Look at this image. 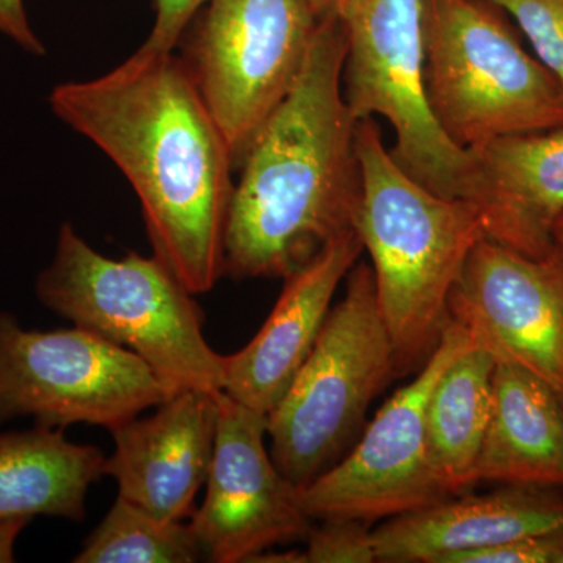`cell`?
Segmentation results:
<instances>
[{
  "label": "cell",
  "instance_id": "obj_1",
  "mask_svg": "<svg viewBox=\"0 0 563 563\" xmlns=\"http://www.w3.org/2000/svg\"><path fill=\"white\" fill-rule=\"evenodd\" d=\"M51 110L131 181L152 250L192 292L224 276L232 152L180 55H143L98 79L65 81Z\"/></svg>",
  "mask_w": 563,
  "mask_h": 563
},
{
  "label": "cell",
  "instance_id": "obj_2",
  "mask_svg": "<svg viewBox=\"0 0 563 563\" xmlns=\"http://www.w3.org/2000/svg\"><path fill=\"white\" fill-rule=\"evenodd\" d=\"M346 36L322 24L287 98L252 136L239 166L224 239V276H291L357 231L362 173L343 96Z\"/></svg>",
  "mask_w": 563,
  "mask_h": 563
},
{
  "label": "cell",
  "instance_id": "obj_3",
  "mask_svg": "<svg viewBox=\"0 0 563 563\" xmlns=\"http://www.w3.org/2000/svg\"><path fill=\"white\" fill-rule=\"evenodd\" d=\"M362 173L357 232L372 257L396 376L421 368L451 322L450 296L484 236L476 207L437 195L404 172L373 118L355 131Z\"/></svg>",
  "mask_w": 563,
  "mask_h": 563
},
{
  "label": "cell",
  "instance_id": "obj_4",
  "mask_svg": "<svg viewBox=\"0 0 563 563\" xmlns=\"http://www.w3.org/2000/svg\"><path fill=\"white\" fill-rule=\"evenodd\" d=\"M35 291L46 309L135 352L174 391H222V355L203 335L201 307L155 255L114 261L65 222Z\"/></svg>",
  "mask_w": 563,
  "mask_h": 563
},
{
  "label": "cell",
  "instance_id": "obj_5",
  "mask_svg": "<svg viewBox=\"0 0 563 563\" xmlns=\"http://www.w3.org/2000/svg\"><path fill=\"white\" fill-rule=\"evenodd\" d=\"M424 90L465 151L563 125V90L487 0H421Z\"/></svg>",
  "mask_w": 563,
  "mask_h": 563
},
{
  "label": "cell",
  "instance_id": "obj_6",
  "mask_svg": "<svg viewBox=\"0 0 563 563\" xmlns=\"http://www.w3.org/2000/svg\"><path fill=\"white\" fill-rule=\"evenodd\" d=\"M396 376L395 351L373 268L347 274L346 292L322 325L309 358L268 415L272 457L302 490L342 459L366 410Z\"/></svg>",
  "mask_w": 563,
  "mask_h": 563
},
{
  "label": "cell",
  "instance_id": "obj_7",
  "mask_svg": "<svg viewBox=\"0 0 563 563\" xmlns=\"http://www.w3.org/2000/svg\"><path fill=\"white\" fill-rule=\"evenodd\" d=\"M333 14L322 0H209L185 29L180 58L235 166L301 77Z\"/></svg>",
  "mask_w": 563,
  "mask_h": 563
},
{
  "label": "cell",
  "instance_id": "obj_8",
  "mask_svg": "<svg viewBox=\"0 0 563 563\" xmlns=\"http://www.w3.org/2000/svg\"><path fill=\"white\" fill-rule=\"evenodd\" d=\"M343 96L355 121L380 117L395 132L391 157L428 190L466 199L474 158L444 135L424 90L421 0H350Z\"/></svg>",
  "mask_w": 563,
  "mask_h": 563
},
{
  "label": "cell",
  "instance_id": "obj_9",
  "mask_svg": "<svg viewBox=\"0 0 563 563\" xmlns=\"http://www.w3.org/2000/svg\"><path fill=\"white\" fill-rule=\"evenodd\" d=\"M179 393V391H177ZM176 395L135 352L87 329L36 331L0 313V422L111 429Z\"/></svg>",
  "mask_w": 563,
  "mask_h": 563
},
{
  "label": "cell",
  "instance_id": "obj_10",
  "mask_svg": "<svg viewBox=\"0 0 563 563\" xmlns=\"http://www.w3.org/2000/svg\"><path fill=\"white\" fill-rule=\"evenodd\" d=\"M474 340L451 321L412 383L384 404L346 457L299 490L312 520H377L417 512L451 498L429 459L426 410L444 368Z\"/></svg>",
  "mask_w": 563,
  "mask_h": 563
},
{
  "label": "cell",
  "instance_id": "obj_11",
  "mask_svg": "<svg viewBox=\"0 0 563 563\" xmlns=\"http://www.w3.org/2000/svg\"><path fill=\"white\" fill-rule=\"evenodd\" d=\"M218 406L206 498L190 517L203 555L214 563L250 562L276 544L307 540L314 520L266 450L268 417L224 393Z\"/></svg>",
  "mask_w": 563,
  "mask_h": 563
},
{
  "label": "cell",
  "instance_id": "obj_12",
  "mask_svg": "<svg viewBox=\"0 0 563 563\" xmlns=\"http://www.w3.org/2000/svg\"><path fill=\"white\" fill-rule=\"evenodd\" d=\"M450 318L496 362L553 388L563 404V254L533 258L479 240L450 296Z\"/></svg>",
  "mask_w": 563,
  "mask_h": 563
},
{
  "label": "cell",
  "instance_id": "obj_13",
  "mask_svg": "<svg viewBox=\"0 0 563 563\" xmlns=\"http://www.w3.org/2000/svg\"><path fill=\"white\" fill-rule=\"evenodd\" d=\"M221 393L179 391L150 417L111 429L103 474L117 481L118 495L162 520L190 518L213 461Z\"/></svg>",
  "mask_w": 563,
  "mask_h": 563
},
{
  "label": "cell",
  "instance_id": "obj_14",
  "mask_svg": "<svg viewBox=\"0 0 563 563\" xmlns=\"http://www.w3.org/2000/svg\"><path fill=\"white\" fill-rule=\"evenodd\" d=\"M363 252L357 231L329 244L309 265L285 277L273 312L243 350L222 355V393L255 412L274 407L309 358L340 282Z\"/></svg>",
  "mask_w": 563,
  "mask_h": 563
},
{
  "label": "cell",
  "instance_id": "obj_15",
  "mask_svg": "<svg viewBox=\"0 0 563 563\" xmlns=\"http://www.w3.org/2000/svg\"><path fill=\"white\" fill-rule=\"evenodd\" d=\"M470 152L474 180L466 201L476 207L485 239L528 257L550 255L563 214V125Z\"/></svg>",
  "mask_w": 563,
  "mask_h": 563
},
{
  "label": "cell",
  "instance_id": "obj_16",
  "mask_svg": "<svg viewBox=\"0 0 563 563\" xmlns=\"http://www.w3.org/2000/svg\"><path fill=\"white\" fill-rule=\"evenodd\" d=\"M553 532H563V496L550 488L506 485L388 518L373 529V540L377 562L444 563L454 554Z\"/></svg>",
  "mask_w": 563,
  "mask_h": 563
},
{
  "label": "cell",
  "instance_id": "obj_17",
  "mask_svg": "<svg viewBox=\"0 0 563 563\" xmlns=\"http://www.w3.org/2000/svg\"><path fill=\"white\" fill-rule=\"evenodd\" d=\"M563 487V404L550 385L512 363L496 362L490 421L476 484Z\"/></svg>",
  "mask_w": 563,
  "mask_h": 563
},
{
  "label": "cell",
  "instance_id": "obj_18",
  "mask_svg": "<svg viewBox=\"0 0 563 563\" xmlns=\"http://www.w3.org/2000/svg\"><path fill=\"white\" fill-rule=\"evenodd\" d=\"M106 455L57 429L0 433V521L44 517L84 521L87 496Z\"/></svg>",
  "mask_w": 563,
  "mask_h": 563
},
{
  "label": "cell",
  "instance_id": "obj_19",
  "mask_svg": "<svg viewBox=\"0 0 563 563\" xmlns=\"http://www.w3.org/2000/svg\"><path fill=\"white\" fill-rule=\"evenodd\" d=\"M496 361L476 343L463 350L433 385L428 410L429 459L451 496L476 485V465L490 421Z\"/></svg>",
  "mask_w": 563,
  "mask_h": 563
},
{
  "label": "cell",
  "instance_id": "obj_20",
  "mask_svg": "<svg viewBox=\"0 0 563 563\" xmlns=\"http://www.w3.org/2000/svg\"><path fill=\"white\" fill-rule=\"evenodd\" d=\"M206 558L190 523L168 521L118 495L76 563H195Z\"/></svg>",
  "mask_w": 563,
  "mask_h": 563
},
{
  "label": "cell",
  "instance_id": "obj_21",
  "mask_svg": "<svg viewBox=\"0 0 563 563\" xmlns=\"http://www.w3.org/2000/svg\"><path fill=\"white\" fill-rule=\"evenodd\" d=\"M520 25L536 52L563 90V0H487Z\"/></svg>",
  "mask_w": 563,
  "mask_h": 563
},
{
  "label": "cell",
  "instance_id": "obj_22",
  "mask_svg": "<svg viewBox=\"0 0 563 563\" xmlns=\"http://www.w3.org/2000/svg\"><path fill=\"white\" fill-rule=\"evenodd\" d=\"M369 526L354 518H324L307 537V563L377 562Z\"/></svg>",
  "mask_w": 563,
  "mask_h": 563
},
{
  "label": "cell",
  "instance_id": "obj_23",
  "mask_svg": "<svg viewBox=\"0 0 563 563\" xmlns=\"http://www.w3.org/2000/svg\"><path fill=\"white\" fill-rule=\"evenodd\" d=\"M562 559L563 532H553L454 554L444 563H561Z\"/></svg>",
  "mask_w": 563,
  "mask_h": 563
},
{
  "label": "cell",
  "instance_id": "obj_24",
  "mask_svg": "<svg viewBox=\"0 0 563 563\" xmlns=\"http://www.w3.org/2000/svg\"><path fill=\"white\" fill-rule=\"evenodd\" d=\"M207 2L209 0H151L155 11L154 27L136 52L143 55L172 54L179 46L185 29Z\"/></svg>",
  "mask_w": 563,
  "mask_h": 563
},
{
  "label": "cell",
  "instance_id": "obj_25",
  "mask_svg": "<svg viewBox=\"0 0 563 563\" xmlns=\"http://www.w3.org/2000/svg\"><path fill=\"white\" fill-rule=\"evenodd\" d=\"M0 35L13 41L27 54L36 57L46 54L43 41L29 21L24 0H0Z\"/></svg>",
  "mask_w": 563,
  "mask_h": 563
},
{
  "label": "cell",
  "instance_id": "obj_26",
  "mask_svg": "<svg viewBox=\"0 0 563 563\" xmlns=\"http://www.w3.org/2000/svg\"><path fill=\"white\" fill-rule=\"evenodd\" d=\"M29 523L31 520H25V518L0 521V563L14 562V547H16L18 537Z\"/></svg>",
  "mask_w": 563,
  "mask_h": 563
},
{
  "label": "cell",
  "instance_id": "obj_27",
  "mask_svg": "<svg viewBox=\"0 0 563 563\" xmlns=\"http://www.w3.org/2000/svg\"><path fill=\"white\" fill-rule=\"evenodd\" d=\"M250 562L262 563H307L306 551H287V553H273L272 550L254 555Z\"/></svg>",
  "mask_w": 563,
  "mask_h": 563
},
{
  "label": "cell",
  "instance_id": "obj_28",
  "mask_svg": "<svg viewBox=\"0 0 563 563\" xmlns=\"http://www.w3.org/2000/svg\"><path fill=\"white\" fill-rule=\"evenodd\" d=\"M553 239L555 246H558L559 251H561L563 254V214L561 218H559L558 221H555L553 229Z\"/></svg>",
  "mask_w": 563,
  "mask_h": 563
},
{
  "label": "cell",
  "instance_id": "obj_29",
  "mask_svg": "<svg viewBox=\"0 0 563 563\" xmlns=\"http://www.w3.org/2000/svg\"><path fill=\"white\" fill-rule=\"evenodd\" d=\"M322 2L339 16L340 11H342L343 7L346 5L350 0H322Z\"/></svg>",
  "mask_w": 563,
  "mask_h": 563
},
{
  "label": "cell",
  "instance_id": "obj_30",
  "mask_svg": "<svg viewBox=\"0 0 563 563\" xmlns=\"http://www.w3.org/2000/svg\"><path fill=\"white\" fill-rule=\"evenodd\" d=\"M561 563H563V559H562V562H561Z\"/></svg>",
  "mask_w": 563,
  "mask_h": 563
}]
</instances>
